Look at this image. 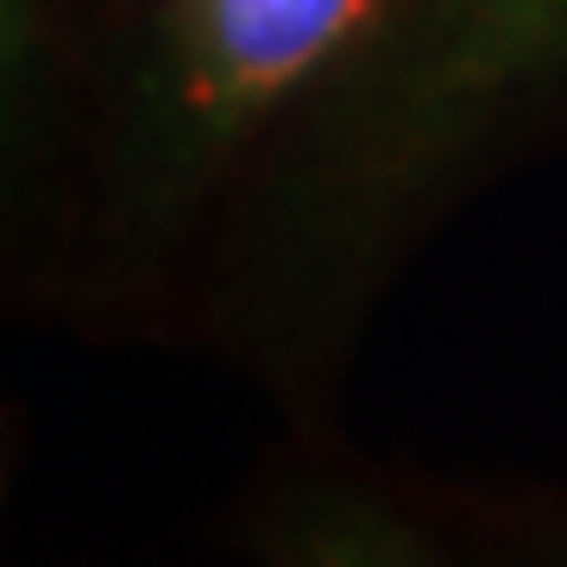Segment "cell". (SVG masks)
Segmentation results:
<instances>
[{
	"label": "cell",
	"mask_w": 567,
	"mask_h": 567,
	"mask_svg": "<svg viewBox=\"0 0 567 567\" xmlns=\"http://www.w3.org/2000/svg\"><path fill=\"white\" fill-rule=\"evenodd\" d=\"M567 51V0H423L372 164H429L505 89Z\"/></svg>",
	"instance_id": "6da1fadb"
},
{
	"label": "cell",
	"mask_w": 567,
	"mask_h": 567,
	"mask_svg": "<svg viewBox=\"0 0 567 567\" xmlns=\"http://www.w3.org/2000/svg\"><path fill=\"white\" fill-rule=\"evenodd\" d=\"M379 0H196V107L215 126L309 76L341 51Z\"/></svg>",
	"instance_id": "7a4b0ae2"
},
{
	"label": "cell",
	"mask_w": 567,
	"mask_h": 567,
	"mask_svg": "<svg viewBox=\"0 0 567 567\" xmlns=\"http://www.w3.org/2000/svg\"><path fill=\"white\" fill-rule=\"evenodd\" d=\"M290 567H429V561L410 548L404 529H391L385 517L328 505V511H316V517L297 524V536H290Z\"/></svg>",
	"instance_id": "3957f363"
}]
</instances>
